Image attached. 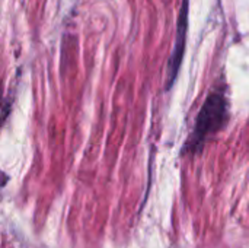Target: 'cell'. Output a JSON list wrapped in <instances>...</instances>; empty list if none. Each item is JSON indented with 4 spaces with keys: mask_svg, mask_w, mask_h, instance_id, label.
<instances>
[{
    "mask_svg": "<svg viewBox=\"0 0 249 248\" xmlns=\"http://www.w3.org/2000/svg\"><path fill=\"white\" fill-rule=\"evenodd\" d=\"M187 29H188V0H184L182 7L179 10V18H178L175 45H174L172 54L169 57V64H168V82H166L168 89L174 85V82H175V79L178 76V70L181 67L182 58H184L185 41H187Z\"/></svg>",
    "mask_w": 249,
    "mask_h": 248,
    "instance_id": "7a4b0ae2",
    "label": "cell"
},
{
    "mask_svg": "<svg viewBox=\"0 0 249 248\" xmlns=\"http://www.w3.org/2000/svg\"><path fill=\"white\" fill-rule=\"evenodd\" d=\"M9 113H10V99L1 94V88H0V127L6 121Z\"/></svg>",
    "mask_w": 249,
    "mask_h": 248,
    "instance_id": "3957f363",
    "label": "cell"
},
{
    "mask_svg": "<svg viewBox=\"0 0 249 248\" xmlns=\"http://www.w3.org/2000/svg\"><path fill=\"white\" fill-rule=\"evenodd\" d=\"M228 115H229V107H228L226 96L219 91L212 92L206 98L203 108L197 117L194 132L187 140L185 152L190 153L200 152L206 140L225 127L228 121Z\"/></svg>",
    "mask_w": 249,
    "mask_h": 248,
    "instance_id": "6da1fadb",
    "label": "cell"
}]
</instances>
